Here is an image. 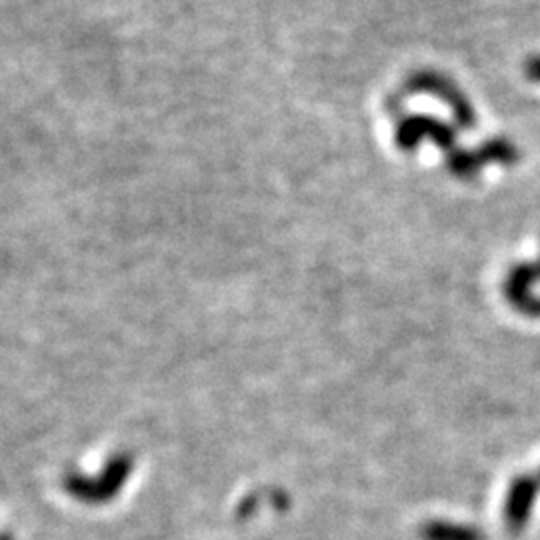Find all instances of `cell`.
I'll return each instance as SVG.
<instances>
[{
    "label": "cell",
    "mask_w": 540,
    "mask_h": 540,
    "mask_svg": "<svg viewBox=\"0 0 540 540\" xmlns=\"http://www.w3.org/2000/svg\"><path fill=\"white\" fill-rule=\"evenodd\" d=\"M538 278V268L533 265L514 266L504 283V292L514 307L527 315L540 316V300L530 297V286Z\"/></svg>",
    "instance_id": "obj_1"
},
{
    "label": "cell",
    "mask_w": 540,
    "mask_h": 540,
    "mask_svg": "<svg viewBox=\"0 0 540 540\" xmlns=\"http://www.w3.org/2000/svg\"><path fill=\"white\" fill-rule=\"evenodd\" d=\"M536 494V483L530 478H519L514 480L510 486L509 502H506V520H509L510 528H520L525 525L533 506V499Z\"/></svg>",
    "instance_id": "obj_2"
},
{
    "label": "cell",
    "mask_w": 540,
    "mask_h": 540,
    "mask_svg": "<svg viewBox=\"0 0 540 540\" xmlns=\"http://www.w3.org/2000/svg\"><path fill=\"white\" fill-rule=\"evenodd\" d=\"M480 158L483 163H499L504 166H510L519 160V150L509 140L504 139H494L488 140L486 145L480 148Z\"/></svg>",
    "instance_id": "obj_3"
},
{
    "label": "cell",
    "mask_w": 540,
    "mask_h": 540,
    "mask_svg": "<svg viewBox=\"0 0 540 540\" xmlns=\"http://www.w3.org/2000/svg\"><path fill=\"white\" fill-rule=\"evenodd\" d=\"M525 72H527V77H528L530 80L540 82V55L530 58V61H528L527 66H525Z\"/></svg>",
    "instance_id": "obj_4"
},
{
    "label": "cell",
    "mask_w": 540,
    "mask_h": 540,
    "mask_svg": "<svg viewBox=\"0 0 540 540\" xmlns=\"http://www.w3.org/2000/svg\"><path fill=\"white\" fill-rule=\"evenodd\" d=\"M538 276H540V266H538Z\"/></svg>",
    "instance_id": "obj_5"
}]
</instances>
